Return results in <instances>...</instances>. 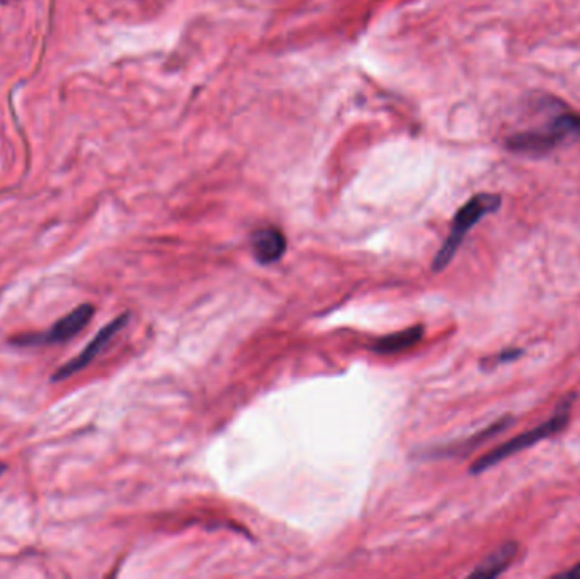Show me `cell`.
I'll use <instances>...</instances> for the list:
<instances>
[{
  "mask_svg": "<svg viewBox=\"0 0 580 579\" xmlns=\"http://www.w3.org/2000/svg\"><path fill=\"white\" fill-rule=\"evenodd\" d=\"M502 197L499 194H493V192H481L470 197L466 203L458 209L455 217H453L452 229H449L447 240H445L443 246L438 250L435 260H433V272H441L443 268L448 267L453 257L457 255L458 249L464 243L466 233L473 228L478 221L487 214H493L501 208Z\"/></svg>",
  "mask_w": 580,
  "mask_h": 579,
  "instance_id": "cell-2",
  "label": "cell"
},
{
  "mask_svg": "<svg viewBox=\"0 0 580 579\" xmlns=\"http://www.w3.org/2000/svg\"><path fill=\"white\" fill-rule=\"evenodd\" d=\"M128 321H129V313H124V314H121V316L114 318V320L109 323L107 326H104V328L95 335V338L92 340V342L88 343V345L83 348L77 357H73V359L68 360L65 366H61L60 369H58V371L52 376V381L58 383V381L71 377L73 374H77V372L82 371V369H85L88 364L94 362L95 357L109 345V342H111V340L114 338L126 325H128Z\"/></svg>",
  "mask_w": 580,
  "mask_h": 579,
  "instance_id": "cell-4",
  "label": "cell"
},
{
  "mask_svg": "<svg viewBox=\"0 0 580 579\" xmlns=\"http://www.w3.org/2000/svg\"><path fill=\"white\" fill-rule=\"evenodd\" d=\"M518 551L519 545L516 542L502 544L470 573V578H497L509 568L511 562L518 556Z\"/></svg>",
  "mask_w": 580,
  "mask_h": 579,
  "instance_id": "cell-7",
  "label": "cell"
},
{
  "mask_svg": "<svg viewBox=\"0 0 580 579\" xmlns=\"http://www.w3.org/2000/svg\"><path fill=\"white\" fill-rule=\"evenodd\" d=\"M565 140L562 134H558L550 124L543 129H533V131H523L512 134L506 140V148L512 153H528V155H543L552 152L560 143Z\"/></svg>",
  "mask_w": 580,
  "mask_h": 579,
  "instance_id": "cell-5",
  "label": "cell"
},
{
  "mask_svg": "<svg viewBox=\"0 0 580 579\" xmlns=\"http://www.w3.org/2000/svg\"><path fill=\"white\" fill-rule=\"evenodd\" d=\"M424 335V326L423 325H416L411 326V328H406L402 331H397V333L387 335V337H382L375 340L372 343V350L377 352V354H397V352L406 350V348L414 347L416 343H419V340L423 338Z\"/></svg>",
  "mask_w": 580,
  "mask_h": 579,
  "instance_id": "cell-8",
  "label": "cell"
},
{
  "mask_svg": "<svg viewBox=\"0 0 580 579\" xmlns=\"http://www.w3.org/2000/svg\"><path fill=\"white\" fill-rule=\"evenodd\" d=\"M524 355V350L523 348L516 347V348H506V350L499 352V354H495L493 357H489V359H483V366L487 367H493V366H499V364H509V362H514V360L521 359V357Z\"/></svg>",
  "mask_w": 580,
  "mask_h": 579,
  "instance_id": "cell-10",
  "label": "cell"
},
{
  "mask_svg": "<svg viewBox=\"0 0 580 579\" xmlns=\"http://www.w3.org/2000/svg\"><path fill=\"white\" fill-rule=\"evenodd\" d=\"M6 469H7V465H6V464H2V462H0V476H2V474H4V472H6Z\"/></svg>",
  "mask_w": 580,
  "mask_h": 579,
  "instance_id": "cell-12",
  "label": "cell"
},
{
  "mask_svg": "<svg viewBox=\"0 0 580 579\" xmlns=\"http://www.w3.org/2000/svg\"><path fill=\"white\" fill-rule=\"evenodd\" d=\"M511 425H514V418L511 414H506V417H501L499 419H495L494 423H490L489 426H485L483 430L478 431V434L472 435L470 438L464 440L461 443H458V450L457 452H472L477 447H481L482 443H485L487 440L494 438L495 435H499L501 431L507 430Z\"/></svg>",
  "mask_w": 580,
  "mask_h": 579,
  "instance_id": "cell-9",
  "label": "cell"
},
{
  "mask_svg": "<svg viewBox=\"0 0 580 579\" xmlns=\"http://www.w3.org/2000/svg\"><path fill=\"white\" fill-rule=\"evenodd\" d=\"M575 400H577V393L565 394V396L558 401L557 410L553 411V414L546 419V422L540 423V425L531 428V430L524 431V434H519L516 435V437L506 440L501 446L494 447L493 450H489L487 454L478 457V459L473 460V464L470 465L469 472L477 476V474L489 471L494 465L504 462L506 459L526 450V448H531L533 446H536L538 442H541V440H546L553 437V435L560 434V431L565 430L567 425L570 423V413L572 408H574Z\"/></svg>",
  "mask_w": 580,
  "mask_h": 579,
  "instance_id": "cell-1",
  "label": "cell"
},
{
  "mask_svg": "<svg viewBox=\"0 0 580 579\" xmlns=\"http://www.w3.org/2000/svg\"><path fill=\"white\" fill-rule=\"evenodd\" d=\"M251 251L253 257L262 265L279 262L287 250V238L279 228H262L251 234Z\"/></svg>",
  "mask_w": 580,
  "mask_h": 579,
  "instance_id": "cell-6",
  "label": "cell"
},
{
  "mask_svg": "<svg viewBox=\"0 0 580 579\" xmlns=\"http://www.w3.org/2000/svg\"><path fill=\"white\" fill-rule=\"evenodd\" d=\"M94 313L95 309L92 304H80L78 308H75L73 311L54 323L49 330L36 335H24V337L12 340V343L16 345H46V343L68 342L85 328Z\"/></svg>",
  "mask_w": 580,
  "mask_h": 579,
  "instance_id": "cell-3",
  "label": "cell"
},
{
  "mask_svg": "<svg viewBox=\"0 0 580 579\" xmlns=\"http://www.w3.org/2000/svg\"><path fill=\"white\" fill-rule=\"evenodd\" d=\"M557 578H567V579H580V562H577V564L574 566V568L572 569H569V571H565V573H562V574H558Z\"/></svg>",
  "mask_w": 580,
  "mask_h": 579,
  "instance_id": "cell-11",
  "label": "cell"
}]
</instances>
